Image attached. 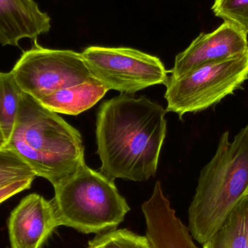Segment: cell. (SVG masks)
Listing matches in <instances>:
<instances>
[{"instance_id":"10","label":"cell","mask_w":248,"mask_h":248,"mask_svg":"<svg viewBox=\"0 0 248 248\" xmlns=\"http://www.w3.org/2000/svg\"><path fill=\"white\" fill-rule=\"evenodd\" d=\"M146 237L152 248H198L189 228L176 217L170 202L157 182L150 199L141 205Z\"/></svg>"},{"instance_id":"1","label":"cell","mask_w":248,"mask_h":248,"mask_svg":"<svg viewBox=\"0 0 248 248\" xmlns=\"http://www.w3.org/2000/svg\"><path fill=\"white\" fill-rule=\"evenodd\" d=\"M166 113L144 96L121 94L104 102L96 122L102 173L113 181L154 177L167 133Z\"/></svg>"},{"instance_id":"11","label":"cell","mask_w":248,"mask_h":248,"mask_svg":"<svg viewBox=\"0 0 248 248\" xmlns=\"http://www.w3.org/2000/svg\"><path fill=\"white\" fill-rule=\"evenodd\" d=\"M51 29L49 15L34 0H0V44L18 46L23 39L37 40Z\"/></svg>"},{"instance_id":"15","label":"cell","mask_w":248,"mask_h":248,"mask_svg":"<svg viewBox=\"0 0 248 248\" xmlns=\"http://www.w3.org/2000/svg\"><path fill=\"white\" fill-rule=\"evenodd\" d=\"M87 248H152L146 236L125 229L110 230L97 234L89 242Z\"/></svg>"},{"instance_id":"13","label":"cell","mask_w":248,"mask_h":248,"mask_svg":"<svg viewBox=\"0 0 248 248\" xmlns=\"http://www.w3.org/2000/svg\"><path fill=\"white\" fill-rule=\"evenodd\" d=\"M248 239L247 192L229 214L221 227L202 246L203 248H247Z\"/></svg>"},{"instance_id":"17","label":"cell","mask_w":248,"mask_h":248,"mask_svg":"<svg viewBox=\"0 0 248 248\" xmlns=\"http://www.w3.org/2000/svg\"><path fill=\"white\" fill-rule=\"evenodd\" d=\"M213 13L224 21L232 22L248 30V0H215Z\"/></svg>"},{"instance_id":"3","label":"cell","mask_w":248,"mask_h":248,"mask_svg":"<svg viewBox=\"0 0 248 248\" xmlns=\"http://www.w3.org/2000/svg\"><path fill=\"white\" fill-rule=\"evenodd\" d=\"M248 190V124L230 141L225 131L200 173L189 208L191 235L203 245L222 225Z\"/></svg>"},{"instance_id":"18","label":"cell","mask_w":248,"mask_h":248,"mask_svg":"<svg viewBox=\"0 0 248 248\" xmlns=\"http://www.w3.org/2000/svg\"><path fill=\"white\" fill-rule=\"evenodd\" d=\"M34 179H28L17 181L0 188V204L19 192L30 189Z\"/></svg>"},{"instance_id":"5","label":"cell","mask_w":248,"mask_h":248,"mask_svg":"<svg viewBox=\"0 0 248 248\" xmlns=\"http://www.w3.org/2000/svg\"><path fill=\"white\" fill-rule=\"evenodd\" d=\"M248 79V51L234 58L198 67L179 77H169L164 97L166 112L181 119L219 103L243 87Z\"/></svg>"},{"instance_id":"19","label":"cell","mask_w":248,"mask_h":248,"mask_svg":"<svg viewBox=\"0 0 248 248\" xmlns=\"http://www.w3.org/2000/svg\"><path fill=\"white\" fill-rule=\"evenodd\" d=\"M247 248H248V245H247Z\"/></svg>"},{"instance_id":"14","label":"cell","mask_w":248,"mask_h":248,"mask_svg":"<svg viewBox=\"0 0 248 248\" xmlns=\"http://www.w3.org/2000/svg\"><path fill=\"white\" fill-rule=\"evenodd\" d=\"M23 92L11 72L0 71V149L13 136Z\"/></svg>"},{"instance_id":"7","label":"cell","mask_w":248,"mask_h":248,"mask_svg":"<svg viewBox=\"0 0 248 248\" xmlns=\"http://www.w3.org/2000/svg\"><path fill=\"white\" fill-rule=\"evenodd\" d=\"M81 54L93 78L108 91L133 94L169 79L158 58L132 48L90 46Z\"/></svg>"},{"instance_id":"4","label":"cell","mask_w":248,"mask_h":248,"mask_svg":"<svg viewBox=\"0 0 248 248\" xmlns=\"http://www.w3.org/2000/svg\"><path fill=\"white\" fill-rule=\"evenodd\" d=\"M54 189L51 202L59 227H71L84 234L115 230L130 211L114 181L86 163Z\"/></svg>"},{"instance_id":"2","label":"cell","mask_w":248,"mask_h":248,"mask_svg":"<svg viewBox=\"0 0 248 248\" xmlns=\"http://www.w3.org/2000/svg\"><path fill=\"white\" fill-rule=\"evenodd\" d=\"M5 147L16 152L36 176L53 186L85 163L78 130L23 93L16 127Z\"/></svg>"},{"instance_id":"6","label":"cell","mask_w":248,"mask_h":248,"mask_svg":"<svg viewBox=\"0 0 248 248\" xmlns=\"http://www.w3.org/2000/svg\"><path fill=\"white\" fill-rule=\"evenodd\" d=\"M10 72L21 91L38 101L62 89L97 81L81 53L45 48L36 40L23 52Z\"/></svg>"},{"instance_id":"20","label":"cell","mask_w":248,"mask_h":248,"mask_svg":"<svg viewBox=\"0 0 248 248\" xmlns=\"http://www.w3.org/2000/svg\"></svg>"},{"instance_id":"8","label":"cell","mask_w":248,"mask_h":248,"mask_svg":"<svg viewBox=\"0 0 248 248\" xmlns=\"http://www.w3.org/2000/svg\"><path fill=\"white\" fill-rule=\"evenodd\" d=\"M248 51V33L230 21L211 33H201L175 58L170 78H179L189 71L211 62L234 58Z\"/></svg>"},{"instance_id":"9","label":"cell","mask_w":248,"mask_h":248,"mask_svg":"<svg viewBox=\"0 0 248 248\" xmlns=\"http://www.w3.org/2000/svg\"><path fill=\"white\" fill-rule=\"evenodd\" d=\"M59 227L52 202L30 194L21 200L7 221L12 248H42Z\"/></svg>"},{"instance_id":"12","label":"cell","mask_w":248,"mask_h":248,"mask_svg":"<svg viewBox=\"0 0 248 248\" xmlns=\"http://www.w3.org/2000/svg\"><path fill=\"white\" fill-rule=\"evenodd\" d=\"M108 91L98 81L82 83L58 90L39 102L58 114L77 116L95 106Z\"/></svg>"},{"instance_id":"16","label":"cell","mask_w":248,"mask_h":248,"mask_svg":"<svg viewBox=\"0 0 248 248\" xmlns=\"http://www.w3.org/2000/svg\"><path fill=\"white\" fill-rule=\"evenodd\" d=\"M29 165L11 149H0V188L17 181L35 179Z\"/></svg>"}]
</instances>
